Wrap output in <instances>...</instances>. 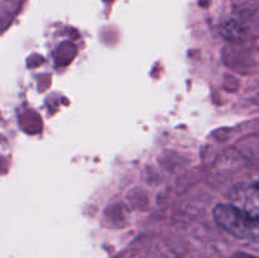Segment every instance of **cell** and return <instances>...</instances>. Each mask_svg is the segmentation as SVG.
<instances>
[{
    "label": "cell",
    "instance_id": "cell-1",
    "mask_svg": "<svg viewBox=\"0 0 259 258\" xmlns=\"http://www.w3.org/2000/svg\"><path fill=\"white\" fill-rule=\"evenodd\" d=\"M214 217L218 224L238 238L259 237V222L253 219L233 204H220L214 209Z\"/></svg>",
    "mask_w": 259,
    "mask_h": 258
},
{
    "label": "cell",
    "instance_id": "cell-2",
    "mask_svg": "<svg viewBox=\"0 0 259 258\" xmlns=\"http://www.w3.org/2000/svg\"><path fill=\"white\" fill-rule=\"evenodd\" d=\"M229 199L234 206L259 222V182L237 185L230 190Z\"/></svg>",
    "mask_w": 259,
    "mask_h": 258
},
{
    "label": "cell",
    "instance_id": "cell-3",
    "mask_svg": "<svg viewBox=\"0 0 259 258\" xmlns=\"http://www.w3.org/2000/svg\"><path fill=\"white\" fill-rule=\"evenodd\" d=\"M233 258H259V257H255V255H250V254H245V253H238V254H235Z\"/></svg>",
    "mask_w": 259,
    "mask_h": 258
}]
</instances>
